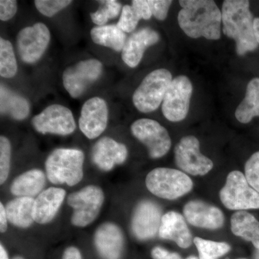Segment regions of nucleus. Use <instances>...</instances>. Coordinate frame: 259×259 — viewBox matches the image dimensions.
<instances>
[{"label":"nucleus","instance_id":"nucleus-9","mask_svg":"<svg viewBox=\"0 0 259 259\" xmlns=\"http://www.w3.org/2000/svg\"><path fill=\"white\" fill-rule=\"evenodd\" d=\"M192 91V83L187 76H179L172 80L162 102V112L167 120H185L190 109Z\"/></svg>","mask_w":259,"mask_h":259},{"label":"nucleus","instance_id":"nucleus-15","mask_svg":"<svg viewBox=\"0 0 259 259\" xmlns=\"http://www.w3.org/2000/svg\"><path fill=\"white\" fill-rule=\"evenodd\" d=\"M108 122L106 102L99 97H93L83 104L79 120V127L89 139L99 137L105 131Z\"/></svg>","mask_w":259,"mask_h":259},{"label":"nucleus","instance_id":"nucleus-38","mask_svg":"<svg viewBox=\"0 0 259 259\" xmlns=\"http://www.w3.org/2000/svg\"><path fill=\"white\" fill-rule=\"evenodd\" d=\"M153 259H182L180 254L169 252L161 247L156 246L151 250Z\"/></svg>","mask_w":259,"mask_h":259},{"label":"nucleus","instance_id":"nucleus-45","mask_svg":"<svg viewBox=\"0 0 259 259\" xmlns=\"http://www.w3.org/2000/svg\"><path fill=\"white\" fill-rule=\"evenodd\" d=\"M226 259H230V258H226ZM237 259H248L245 258H237Z\"/></svg>","mask_w":259,"mask_h":259},{"label":"nucleus","instance_id":"nucleus-1","mask_svg":"<svg viewBox=\"0 0 259 259\" xmlns=\"http://www.w3.org/2000/svg\"><path fill=\"white\" fill-rule=\"evenodd\" d=\"M178 23L192 38L218 40L221 35L222 13L212 0H181Z\"/></svg>","mask_w":259,"mask_h":259},{"label":"nucleus","instance_id":"nucleus-5","mask_svg":"<svg viewBox=\"0 0 259 259\" xmlns=\"http://www.w3.org/2000/svg\"><path fill=\"white\" fill-rule=\"evenodd\" d=\"M172 80L171 72L167 69H156L148 74L133 96L136 109L144 113L157 110Z\"/></svg>","mask_w":259,"mask_h":259},{"label":"nucleus","instance_id":"nucleus-34","mask_svg":"<svg viewBox=\"0 0 259 259\" xmlns=\"http://www.w3.org/2000/svg\"><path fill=\"white\" fill-rule=\"evenodd\" d=\"M245 177L248 184L259 193V151L253 153L245 163Z\"/></svg>","mask_w":259,"mask_h":259},{"label":"nucleus","instance_id":"nucleus-13","mask_svg":"<svg viewBox=\"0 0 259 259\" xmlns=\"http://www.w3.org/2000/svg\"><path fill=\"white\" fill-rule=\"evenodd\" d=\"M37 132L42 134L68 136L76 130V122L72 112L67 107L61 105L47 107L31 121Z\"/></svg>","mask_w":259,"mask_h":259},{"label":"nucleus","instance_id":"nucleus-19","mask_svg":"<svg viewBox=\"0 0 259 259\" xmlns=\"http://www.w3.org/2000/svg\"><path fill=\"white\" fill-rule=\"evenodd\" d=\"M159 39L158 32L149 28L134 32L126 40L122 49V61L129 67L136 68L142 60L146 49L157 44Z\"/></svg>","mask_w":259,"mask_h":259},{"label":"nucleus","instance_id":"nucleus-16","mask_svg":"<svg viewBox=\"0 0 259 259\" xmlns=\"http://www.w3.org/2000/svg\"><path fill=\"white\" fill-rule=\"evenodd\" d=\"M183 213L188 223L197 228L217 230L224 225L225 216L221 209L198 199L187 202Z\"/></svg>","mask_w":259,"mask_h":259},{"label":"nucleus","instance_id":"nucleus-40","mask_svg":"<svg viewBox=\"0 0 259 259\" xmlns=\"http://www.w3.org/2000/svg\"><path fill=\"white\" fill-rule=\"evenodd\" d=\"M8 216L3 203L0 204V231L5 233L8 229Z\"/></svg>","mask_w":259,"mask_h":259},{"label":"nucleus","instance_id":"nucleus-30","mask_svg":"<svg viewBox=\"0 0 259 259\" xmlns=\"http://www.w3.org/2000/svg\"><path fill=\"white\" fill-rule=\"evenodd\" d=\"M100 8L95 13L90 14V18L94 23L99 26H102L110 19L118 16L122 8L120 3L115 0L100 1Z\"/></svg>","mask_w":259,"mask_h":259},{"label":"nucleus","instance_id":"nucleus-43","mask_svg":"<svg viewBox=\"0 0 259 259\" xmlns=\"http://www.w3.org/2000/svg\"><path fill=\"white\" fill-rule=\"evenodd\" d=\"M186 259H199L197 257L194 256V255H190V256L187 257Z\"/></svg>","mask_w":259,"mask_h":259},{"label":"nucleus","instance_id":"nucleus-25","mask_svg":"<svg viewBox=\"0 0 259 259\" xmlns=\"http://www.w3.org/2000/svg\"><path fill=\"white\" fill-rule=\"evenodd\" d=\"M32 197H17L10 201L5 207L8 221L18 228H27L34 221Z\"/></svg>","mask_w":259,"mask_h":259},{"label":"nucleus","instance_id":"nucleus-7","mask_svg":"<svg viewBox=\"0 0 259 259\" xmlns=\"http://www.w3.org/2000/svg\"><path fill=\"white\" fill-rule=\"evenodd\" d=\"M105 200V194L100 187L89 185L78 192L70 194L68 204L74 209L71 222L76 227L91 224L100 214Z\"/></svg>","mask_w":259,"mask_h":259},{"label":"nucleus","instance_id":"nucleus-6","mask_svg":"<svg viewBox=\"0 0 259 259\" xmlns=\"http://www.w3.org/2000/svg\"><path fill=\"white\" fill-rule=\"evenodd\" d=\"M221 202L231 210L259 209V193L239 171H231L220 192Z\"/></svg>","mask_w":259,"mask_h":259},{"label":"nucleus","instance_id":"nucleus-39","mask_svg":"<svg viewBox=\"0 0 259 259\" xmlns=\"http://www.w3.org/2000/svg\"><path fill=\"white\" fill-rule=\"evenodd\" d=\"M62 259H81V253L75 247H69L65 250Z\"/></svg>","mask_w":259,"mask_h":259},{"label":"nucleus","instance_id":"nucleus-22","mask_svg":"<svg viewBox=\"0 0 259 259\" xmlns=\"http://www.w3.org/2000/svg\"><path fill=\"white\" fill-rule=\"evenodd\" d=\"M46 182L45 174L41 170H29L13 180L10 192L18 197H32L41 193Z\"/></svg>","mask_w":259,"mask_h":259},{"label":"nucleus","instance_id":"nucleus-28","mask_svg":"<svg viewBox=\"0 0 259 259\" xmlns=\"http://www.w3.org/2000/svg\"><path fill=\"white\" fill-rule=\"evenodd\" d=\"M194 243L199 253V259H218L228 253L231 245L225 242L209 241L195 237Z\"/></svg>","mask_w":259,"mask_h":259},{"label":"nucleus","instance_id":"nucleus-36","mask_svg":"<svg viewBox=\"0 0 259 259\" xmlns=\"http://www.w3.org/2000/svg\"><path fill=\"white\" fill-rule=\"evenodd\" d=\"M18 10V3L14 0L0 1V20L8 21L13 18Z\"/></svg>","mask_w":259,"mask_h":259},{"label":"nucleus","instance_id":"nucleus-2","mask_svg":"<svg viewBox=\"0 0 259 259\" xmlns=\"http://www.w3.org/2000/svg\"><path fill=\"white\" fill-rule=\"evenodd\" d=\"M249 7V2L245 0H226L221 11L223 33L236 41L239 56L255 50L258 45L253 31L254 19Z\"/></svg>","mask_w":259,"mask_h":259},{"label":"nucleus","instance_id":"nucleus-27","mask_svg":"<svg viewBox=\"0 0 259 259\" xmlns=\"http://www.w3.org/2000/svg\"><path fill=\"white\" fill-rule=\"evenodd\" d=\"M90 35L95 44L117 52L122 51L126 42L125 32L115 25L95 27L92 29Z\"/></svg>","mask_w":259,"mask_h":259},{"label":"nucleus","instance_id":"nucleus-14","mask_svg":"<svg viewBox=\"0 0 259 259\" xmlns=\"http://www.w3.org/2000/svg\"><path fill=\"white\" fill-rule=\"evenodd\" d=\"M162 216V209L157 203L148 199L141 201L133 213V234L141 241L154 238L158 234Z\"/></svg>","mask_w":259,"mask_h":259},{"label":"nucleus","instance_id":"nucleus-21","mask_svg":"<svg viewBox=\"0 0 259 259\" xmlns=\"http://www.w3.org/2000/svg\"><path fill=\"white\" fill-rule=\"evenodd\" d=\"M66 197V191L50 187L38 194L33 206V218L35 223L48 224L55 218Z\"/></svg>","mask_w":259,"mask_h":259},{"label":"nucleus","instance_id":"nucleus-24","mask_svg":"<svg viewBox=\"0 0 259 259\" xmlns=\"http://www.w3.org/2000/svg\"><path fill=\"white\" fill-rule=\"evenodd\" d=\"M0 110L2 115L10 116L16 120H23L28 117L30 106L26 99L1 85Z\"/></svg>","mask_w":259,"mask_h":259},{"label":"nucleus","instance_id":"nucleus-8","mask_svg":"<svg viewBox=\"0 0 259 259\" xmlns=\"http://www.w3.org/2000/svg\"><path fill=\"white\" fill-rule=\"evenodd\" d=\"M131 133L140 142L147 147L150 157H163L169 151L171 140L168 131L157 121L141 118L135 121Z\"/></svg>","mask_w":259,"mask_h":259},{"label":"nucleus","instance_id":"nucleus-35","mask_svg":"<svg viewBox=\"0 0 259 259\" xmlns=\"http://www.w3.org/2000/svg\"><path fill=\"white\" fill-rule=\"evenodd\" d=\"M173 2L170 0H148L152 15L158 20H164Z\"/></svg>","mask_w":259,"mask_h":259},{"label":"nucleus","instance_id":"nucleus-11","mask_svg":"<svg viewBox=\"0 0 259 259\" xmlns=\"http://www.w3.org/2000/svg\"><path fill=\"white\" fill-rule=\"evenodd\" d=\"M50 40V31L45 24L37 23L22 29L17 37L20 59L26 64H35L41 59Z\"/></svg>","mask_w":259,"mask_h":259},{"label":"nucleus","instance_id":"nucleus-44","mask_svg":"<svg viewBox=\"0 0 259 259\" xmlns=\"http://www.w3.org/2000/svg\"><path fill=\"white\" fill-rule=\"evenodd\" d=\"M13 259H24L23 257L21 256H15Z\"/></svg>","mask_w":259,"mask_h":259},{"label":"nucleus","instance_id":"nucleus-17","mask_svg":"<svg viewBox=\"0 0 259 259\" xmlns=\"http://www.w3.org/2000/svg\"><path fill=\"white\" fill-rule=\"evenodd\" d=\"M94 243L103 259H120L125 244L123 233L115 223H105L97 228Z\"/></svg>","mask_w":259,"mask_h":259},{"label":"nucleus","instance_id":"nucleus-23","mask_svg":"<svg viewBox=\"0 0 259 259\" xmlns=\"http://www.w3.org/2000/svg\"><path fill=\"white\" fill-rule=\"evenodd\" d=\"M231 231L235 236L251 242L259 249V221L245 211H237L231 219Z\"/></svg>","mask_w":259,"mask_h":259},{"label":"nucleus","instance_id":"nucleus-3","mask_svg":"<svg viewBox=\"0 0 259 259\" xmlns=\"http://www.w3.org/2000/svg\"><path fill=\"white\" fill-rule=\"evenodd\" d=\"M84 154L74 148H57L48 156L46 171L48 179L56 185L72 187L83 179Z\"/></svg>","mask_w":259,"mask_h":259},{"label":"nucleus","instance_id":"nucleus-12","mask_svg":"<svg viewBox=\"0 0 259 259\" xmlns=\"http://www.w3.org/2000/svg\"><path fill=\"white\" fill-rule=\"evenodd\" d=\"M102 64L97 59H88L69 66L63 74V84L72 98H78L100 78Z\"/></svg>","mask_w":259,"mask_h":259},{"label":"nucleus","instance_id":"nucleus-37","mask_svg":"<svg viewBox=\"0 0 259 259\" xmlns=\"http://www.w3.org/2000/svg\"><path fill=\"white\" fill-rule=\"evenodd\" d=\"M132 7L136 11V14L139 15L141 19L149 20L152 16L148 1L146 0H134L132 1Z\"/></svg>","mask_w":259,"mask_h":259},{"label":"nucleus","instance_id":"nucleus-26","mask_svg":"<svg viewBox=\"0 0 259 259\" xmlns=\"http://www.w3.org/2000/svg\"><path fill=\"white\" fill-rule=\"evenodd\" d=\"M235 115L243 124L248 123L253 117L259 116V78L248 83L245 98L237 107Z\"/></svg>","mask_w":259,"mask_h":259},{"label":"nucleus","instance_id":"nucleus-18","mask_svg":"<svg viewBox=\"0 0 259 259\" xmlns=\"http://www.w3.org/2000/svg\"><path fill=\"white\" fill-rule=\"evenodd\" d=\"M128 151L125 145L109 137L99 140L93 150L94 163L102 171H109L127 159Z\"/></svg>","mask_w":259,"mask_h":259},{"label":"nucleus","instance_id":"nucleus-33","mask_svg":"<svg viewBox=\"0 0 259 259\" xmlns=\"http://www.w3.org/2000/svg\"><path fill=\"white\" fill-rule=\"evenodd\" d=\"M141 18L136 14L132 5H125L121 11L120 20L117 25L124 32L134 31Z\"/></svg>","mask_w":259,"mask_h":259},{"label":"nucleus","instance_id":"nucleus-42","mask_svg":"<svg viewBox=\"0 0 259 259\" xmlns=\"http://www.w3.org/2000/svg\"><path fill=\"white\" fill-rule=\"evenodd\" d=\"M0 259H9L8 252L3 244L0 245Z\"/></svg>","mask_w":259,"mask_h":259},{"label":"nucleus","instance_id":"nucleus-31","mask_svg":"<svg viewBox=\"0 0 259 259\" xmlns=\"http://www.w3.org/2000/svg\"><path fill=\"white\" fill-rule=\"evenodd\" d=\"M11 161V144L5 136L0 137V184L3 185L9 176Z\"/></svg>","mask_w":259,"mask_h":259},{"label":"nucleus","instance_id":"nucleus-4","mask_svg":"<svg viewBox=\"0 0 259 259\" xmlns=\"http://www.w3.org/2000/svg\"><path fill=\"white\" fill-rule=\"evenodd\" d=\"M146 187L159 198L175 200L188 194L193 188V182L183 171L174 168H156L146 178Z\"/></svg>","mask_w":259,"mask_h":259},{"label":"nucleus","instance_id":"nucleus-41","mask_svg":"<svg viewBox=\"0 0 259 259\" xmlns=\"http://www.w3.org/2000/svg\"><path fill=\"white\" fill-rule=\"evenodd\" d=\"M253 31H254L255 40L259 44V18H255L253 20Z\"/></svg>","mask_w":259,"mask_h":259},{"label":"nucleus","instance_id":"nucleus-32","mask_svg":"<svg viewBox=\"0 0 259 259\" xmlns=\"http://www.w3.org/2000/svg\"><path fill=\"white\" fill-rule=\"evenodd\" d=\"M37 10L48 18L54 16L56 13L71 4V0H35Z\"/></svg>","mask_w":259,"mask_h":259},{"label":"nucleus","instance_id":"nucleus-20","mask_svg":"<svg viewBox=\"0 0 259 259\" xmlns=\"http://www.w3.org/2000/svg\"><path fill=\"white\" fill-rule=\"evenodd\" d=\"M158 235L162 239L175 242L182 248H189L194 240L185 218L175 211L163 214Z\"/></svg>","mask_w":259,"mask_h":259},{"label":"nucleus","instance_id":"nucleus-10","mask_svg":"<svg viewBox=\"0 0 259 259\" xmlns=\"http://www.w3.org/2000/svg\"><path fill=\"white\" fill-rule=\"evenodd\" d=\"M200 144L193 136H185L175 148V163L182 171L193 176H204L213 168V162L202 154Z\"/></svg>","mask_w":259,"mask_h":259},{"label":"nucleus","instance_id":"nucleus-29","mask_svg":"<svg viewBox=\"0 0 259 259\" xmlns=\"http://www.w3.org/2000/svg\"><path fill=\"white\" fill-rule=\"evenodd\" d=\"M18 71V63L14 49L9 40L0 38V75L2 77H14Z\"/></svg>","mask_w":259,"mask_h":259}]
</instances>
